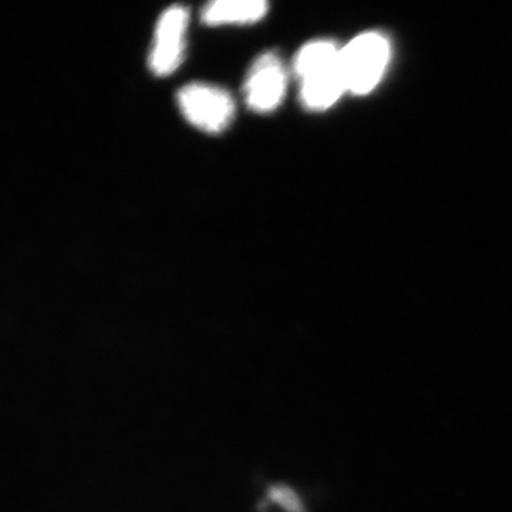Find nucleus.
<instances>
[{"instance_id":"0eeeda50","label":"nucleus","mask_w":512,"mask_h":512,"mask_svg":"<svg viewBox=\"0 0 512 512\" xmlns=\"http://www.w3.org/2000/svg\"><path fill=\"white\" fill-rule=\"evenodd\" d=\"M301 100L306 109L322 111L340 99L346 90L345 80L339 69L319 74L301 82Z\"/></svg>"},{"instance_id":"423d86ee","label":"nucleus","mask_w":512,"mask_h":512,"mask_svg":"<svg viewBox=\"0 0 512 512\" xmlns=\"http://www.w3.org/2000/svg\"><path fill=\"white\" fill-rule=\"evenodd\" d=\"M340 50L342 49L330 40H315L308 43L296 55L295 66H293L296 76L302 82L319 74L339 69Z\"/></svg>"},{"instance_id":"f03ea898","label":"nucleus","mask_w":512,"mask_h":512,"mask_svg":"<svg viewBox=\"0 0 512 512\" xmlns=\"http://www.w3.org/2000/svg\"><path fill=\"white\" fill-rule=\"evenodd\" d=\"M177 104L191 126L208 134L227 130L235 116L231 94L214 84H185L177 92Z\"/></svg>"},{"instance_id":"7ed1b4c3","label":"nucleus","mask_w":512,"mask_h":512,"mask_svg":"<svg viewBox=\"0 0 512 512\" xmlns=\"http://www.w3.org/2000/svg\"><path fill=\"white\" fill-rule=\"evenodd\" d=\"M190 10L183 5L165 9L158 19L148 64L157 77H167L181 66L184 59L185 33Z\"/></svg>"},{"instance_id":"39448f33","label":"nucleus","mask_w":512,"mask_h":512,"mask_svg":"<svg viewBox=\"0 0 512 512\" xmlns=\"http://www.w3.org/2000/svg\"><path fill=\"white\" fill-rule=\"evenodd\" d=\"M265 0H215L201 10L205 25H251L268 13Z\"/></svg>"},{"instance_id":"20e7f679","label":"nucleus","mask_w":512,"mask_h":512,"mask_svg":"<svg viewBox=\"0 0 512 512\" xmlns=\"http://www.w3.org/2000/svg\"><path fill=\"white\" fill-rule=\"evenodd\" d=\"M285 67L274 52L264 53L252 63L245 77V103L259 114L271 113L281 106L286 93Z\"/></svg>"},{"instance_id":"f257e3e1","label":"nucleus","mask_w":512,"mask_h":512,"mask_svg":"<svg viewBox=\"0 0 512 512\" xmlns=\"http://www.w3.org/2000/svg\"><path fill=\"white\" fill-rule=\"evenodd\" d=\"M390 59V43L376 32L363 33L340 50V72L346 90L355 94L372 92L382 80Z\"/></svg>"}]
</instances>
